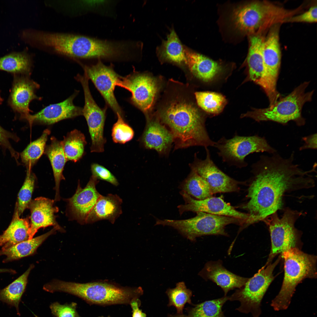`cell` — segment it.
I'll list each match as a JSON object with an SVG mask.
<instances>
[{"label": "cell", "mask_w": 317, "mask_h": 317, "mask_svg": "<svg viewBox=\"0 0 317 317\" xmlns=\"http://www.w3.org/2000/svg\"><path fill=\"white\" fill-rule=\"evenodd\" d=\"M262 155L252 166L253 176L248 189L249 200L243 208L249 216V223L262 221L282 206L285 193L312 186L311 169L304 171L294 160V153L284 158L276 152Z\"/></svg>", "instance_id": "1"}, {"label": "cell", "mask_w": 317, "mask_h": 317, "mask_svg": "<svg viewBox=\"0 0 317 317\" xmlns=\"http://www.w3.org/2000/svg\"><path fill=\"white\" fill-rule=\"evenodd\" d=\"M160 119L173 136L174 150L195 146L214 147L215 142L209 135L205 118L192 104L173 102L161 112Z\"/></svg>", "instance_id": "2"}, {"label": "cell", "mask_w": 317, "mask_h": 317, "mask_svg": "<svg viewBox=\"0 0 317 317\" xmlns=\"http://www.w3.org/2000/svg\"><path fill=\"white\" fill-rule=\"evenodd\" d=\"M54 292H63L75 295L88 303L101 306L129 304L133 299L143 294L141 287H124L104 282L79 283L56 280L53 283Z\"/></svg>", "instance_id": "3"}, {"label": "cell", "mask_w": 317, "mask_h": 317, "mask_svg": "<svg viewBox=\"0 0 317 317\" xmlns=\"http://www.w3.org/2000/svg\"><path fill=\"white\" fill-rule=\"evenodd\" d=\"M284 276L281 289L271 305L276 311L289 307L297 285L306 278L317 277V257L306 253L298 248L283 252Z\"/></svg>", "instance_id": "4"}, {"label": "cell", "mask_w": 317, "mask_h": 317, "mask_svg": "<svg viewBox=\"0 0 317 317\" xmlns=\"http://www.w3.org/2000/svg\"><path fill=\"white\" fill-rule=\"evenodd\" d=\"M289 15L288 9L266 1H255L235 9L231 19L235 28L249 35L263 33L273 26L281 24Z\"/></svg>", "instance_id": "5"}, {"label": "cell", "mask_w": 317, "mask_h": 317, "mask_svg": "<svg viewBox=\"0 0 317 317\" xmlns=\"http://www.w3.org/2000/svg\"><path fill=\"white\" fill-rule=\"evenodd\" d=\"M309 83H302L273 105L266 108L253 109L242 115L241 117L250 118L259 122L271 121L283 125L293 121L298 126L304 125L306 121L302 115V109L306 102L311 101L314 93V90L305 92Z\"/></svg>", "instance_id": "6"}, {"label": "cell", "mask_w": 317, "mask_h": 317, "mask_svg": "<svg viewBox=\"0 0 317 317\" xmlns=\"http://www.w3.org/2000/svg\"><path fill=\"white\" fill-rule=\"evenodd\" d=\"M196 215L182 220L157 219L155 225L172 227L183 236L191 241L205 235L227 236L225 227L231 224H246L245 221L236 218L215 215L202 212H196Z\"/></svg>", "instance_id": "7"}, {"label": "cell", "mask_w": 317, "mask_h": 317, "mask_svg": "<svg viewBox=\"0 0 317 317\" xmlns=\"http://www.w3.org/2000/svg\"><path fill=\"white\" fill-rule=\"evenodd\" d=\"M281 258L280 255L274 263L265 264L253 276L248 279L243 287L229 296V300L240 302L236 310L245 313H250L253 317H259L262 300L274 278L273 271Z\"/></svg>", "instance_id": "8"}, {"label": "cell", "mask_w": 317, "mask_h": 317, "mask_svg": "<svg viewBox=\"0 0 317 317\" xmlns=\"http://www.w3.org/2000/svg\"><path fill=\"white\" fill-rule=\"evenodd\" d=\"M302 213L289 208L285 210L281 218L277 212L267 217L262 221L268 226L271 243V249L266 264L271 262L278 254L293 248L300 249L301 233L295 224Z\"/></svg>", "instance_id": "9"}, {"label": "cell", "mask_w": 317, "mask_h": 317, "mask_svg": "<svg viewBox=\"0 0 317 317\" xmlns=\"http://www.w3.org/2000/svg\"><path fill=\"white\" fill-rule=\"evenodd\" d=\"M214 147L223 162L239 168L247 166L245 159L251 154L265 152L271 154L276 152L264 137L258 135H236L229 139L223 136L215 142Z\"/></svg>", "instance_id": "10"}, {"label": "cell", "mask_w": 317, "mask_h": 317, "mask_svg": "<svg viewBox=\"0 0 317 317\" xmlns=\"http://www.w3.org/2000/svg\"><path fill=\"white\" fill-rule=\"evenodd\" d=\"M280 24H276L269 29L262 44L264 70L262 78L258 85L271 102L277 100L281 96L276 89L281 57L279 36Z\"/></svg>", "instance_id": "11"}, {"label": "cell", "mask_w": 317, "mask_h": 317, "mask_svg": "<svg viewBox=\"0 0 317 317\" xmlns=\"http://www.w3.org/2000/svg\"><path fill=\"white\" fill-rule=\"evenodd\" d=\"M75 78L81 83L84 91L85 104L82 113L87 121L91 139L90 151L103 152L106 141L104 135L106 109L100 108L94 100L89 89L87 76L85 74L82 76L78 75Z\"/></svg>", "instance_id": "12"}, {"label": "cell", "mask_w": 317, "mask_h": 317, "mask_svg": "<svg viewBox=\"0 0 317 317\" xmlns=\"http://www.w3.org/2000/svg\"><path fill=\"white\" fill-rule=\"evenodd\" d=\"M205 148V159L198 158L195 153L193 161L189 164L190 168L195 170L205 181L213 194L237 191L239 185L242 182L231 178L220 170L212 159L209 149Z\"/></svg>", "instance_id": "13"}, {"label": "cell", "mask_w": 317, "mask_h": 317, "mask_svg": "<svg viewBox=\"0 0 317 317\" xmlns=\"http://www.w3.org/2000/svg\"><path fill=\"white\" fill-rule=\"evenodd\" d=\"M84 72L116 114H119L124 116L114 93L120 76L115 72L112 67L104 65L99 60L95 64L85 66Z\"/></svg>", "instance_id": "14"}, {"label": "cell", "mask_w": 317, "mask_h": 317, "mask_svg": "<svg viewBox=\"0 0 317 317\" xmlns=\"http://www.w3.org/2000/svg\"><path fill=\"white\" fill-rule=\"evenodd\" d=\"M117 86L130 91L132 103L144 112L152 106L158 90L154 78L145 74L134 73L120 76Z\"/></svg>", "instance_id": "15"}, {"label": "cell", "mask_w": 317, "mask_h": 317, "mask_svg": "<svg viewBox=\"0 0 317 317\" xmlns=\"http://www.w3.org/2000/svg\"><path fill=\"white\" fill-rule=\"evenodd\" d=\"M180 193L185 202L184 204L179 205L177 207L181 215L187 211L202 212L242 220L246 222L247 225H249V216L248 213L237 211L225 201L221 197L212 196L203 200H198L182 190Z\"/></svg>", "instance_id": "16"}, {"label": "cell", "mask_w": 317, "mask_h": 317, "mask_svg": "<svg viewBox=\"0 0 317 317\" xmlns=\"http://www.w3.org/2000/svg\"><path fill=\"white\" fill-rule=\"evenodd\" d=\"M99 181L92 175L86 186L82 188L79 181L75 194L68 200V210L73 219L86 224L87 217L102 195L96 189Z\"/></svg>", "instance_id": "17"}, {"label": "cell", "mask_w": 317, "mask_h": 317, "mask_svg": "<svg viewBox=\"0 0 317 317\" xmlns=\"http://www.w3.org/2000/svg\"><path fill=\"white\" fill-rule=\"evenodd\" d=\"M39 87L38 83L28 77L15 75L8 102L12 109L20 114L21 119H25L30 114V102L34 99H41L35 93Z\"/></svg>", "instance_id": "18"}, {"label": "cell", "mask_w": 317, "mask_h": 317, "mask_svg": "<svg viewBox=\"0 0 317 317\" xmlns=\"http://www.w3.org/2000/svg\"><path fill=\"white\" fill-rule=\"evenodd\" d=\"M78 92L75 91L62 102L48 105L34 114H30L25 119L30 126L35 123L51 124L63 119L82 115V109L75 106L73 103Z\"/></svg>", "instance_id": "19"}, {"label": "cell", "mask_w": 317, "mask_h": 317, "mask_svg": "<svg viewBox=\"0 0 317 317\" xmlns=\"http://www.w3.org/2000/svg\"><path fill=\"white\" fill-rule=\"evenodd\" d=\"M54 202L53 200L43 197L31 200L28 207L31 212L28 240L33 238L41 228L53 226L57 230H61L56 220L55 214L58 212L59 209L54 205Z\"/></svg>", "instance_id": "20"}, {"label": "cell", "mask_w": 317, "mask_h": 317, "mask_svg": "<svg viewBox=\"0 0 317 317\" xmlns=\"http://www.w3.org/2000/svg\"><path fill=\"white\" fill-rule=\"evenodd\" d=\"M139 141L146 149L155 150L160 155H167L173 143V137L160 120L149 119Z\"/></svg>", "instance_id": "21"}, {"label": "cell", "mask_w": 317, "mask_h": 317, "mask_svg": "<svg viewBox=\"0 0 317 317\" xmlns=\"http://www.w3.org/2000/svg\"><path fill=\"white\" fill-rule=\"evenodd\" d=\"M199 275L205 280H210L220 286L226 296L230 290L243 287L248 278L235 274L226 269L220 260L207 262Z\"/></svg>", "instance_id": "22"}, {"label": "cell", "mask_w": 317, "mask_h": 317, "mask_svg": "<svg viewBox=\"0 0 317 317\" xmlns=\"http://www.w3.org/2000/svg\"><path fill=\"white\" fill-rule=\"evenodd\" d=\"M122 199L117 195H101L87 218L86 224L106 220L112 224L122 214Z\"/></svg>", "instance_id": "23"}, {"label": "cell", "mask_w": 317, "mask_h": 317, "mask_svg": "<svg viewBox=\"0 0 317 317\" xmlns=\"http://www.w3.org/2000/svg\"><path fill=\"white\" fill-rule=\"evenodd\" d=\"M186 64L197 77L206 82L211 80L221 71L218 63L185 46Z\"/></svg>", "instance_id": "24"}, {"label": "cell", "mask_w": 317, "mask_h": 317, "mask_svg": "<svg viewBox=\"0 0 317 317\" xmlns=\"http://www.w3.org/2000/svg\"><path fill=\"white\" fill-rule=\"evenodd\" d=\"M262 33L250 35V46L247 58L248 79L258 85L264 72V64L262 52L264 38Z\"/></svg>", "instance_id": "25"}, {"label": "cell", "mask_w": 317, "mask_h": 317, "mask_svg": "<svg viewBox=\"0 0 317 317\" xmlns=\"http://www.w3.org/2000/svg\"><path fill=\"white\" fill-rule=\"evenodd\" d=\"M50 144L45 146L44 154L47 156L53 169L55 182V200L60 199L59 188L60 181L65 180L63 172L67 161L63 150L62 141L54 136L50 138Z\"/></svg>", "instance_id": "26"}, {"label": "cell", "mask_w": 317, "mask_h": 317, "mask_svg": "<svg viewBox=\"0 0 317 317\" xmlns=\"http://www.w3.org/2000/svg\"><path fill=\"white\" fill-rule=\"evenodd\" d=\"M14 216L8 228L0 235V246L6 248L29 239L28 218H21L16 205Z\"/></svg>", "instance_id": "27"}, {"label": "cell", "mask_w": 317, "mask_h": 317, "mask_svg": "<svg viewBox=\"0 0 317 317\" xmlns=\"http://www.w3.org/2000/svg\"><path fill=\"white\" fill-rule=\"evenodd\" d=\"M57 230L53 227L49 231L40 236L28 240L0 250V256L5 255L6 257L4 262L16 260L33 254L37 248L49 236L54 234Z\"/></svg>", "instance_id": "28"}, {"label": "cell", "mask_w": 317, "mask_h": 317, "mask_svg": "<svg viewBox=\"0 0 317 317\" xmlns=\"http://www.w3.org/2000/svg\"><path fill=\"white\" fill-rule=\"evenodd\" d=\"M161 59L179 64H185V46L179 39L174 29L171 30L166 40L163 41L156 51Z\"/></svg>", "instance_id": "29"}, {"label": "cell", "mask_w": 317, "mask_h": 317, "mask_svg": "<svg viewBox=\"0 0 317 317\" xmlns=\"http://www.w3.org/2000/svg\"><path fill=\"white\" fill-rule=\"evenodd\" d=\"M182 182L179 188L192 197L202 200L212 196L208 185L193 169Z\"/></svg>", "instance_id": "30"}, {"label": "cell", "mask_w": 317, "mask_h": 317, "mask_svg": "<svg viewBox=\"0 0 317 317\" xmlns=\"http://www.w3.org/2000/svg\"><path fill=\"white\" fill-rule=\"evenodd\" d=\"M31 66L30 57L23 52H12L0 58V70L15 75L28 74Z\"/></svg>", "instance_id": "31"}, {"label": "cell", "mask_w": 317, "mask_h": 317, "mask_svg": "<svg viewBox=\"0 0 317 317\" xmlns=\"http://www.w3.org/2000/svg\"><path fill=\"white\" fill-rule=\"evenodd\" d=\"M62 141L64 152L67 161L75 162L83 156L87 142L84 134L74 129L68 133Z\"/></svg>", "instance_id": "32"}, {"label": "cell", "mask_w": 317, "mask_h": 317, "mask_svg": "<svg viewBox=\"0 0 317 317\" xmlns=\"http://www.w3.org/2000/svg\"><path fill=\"white\" fill-rule=\"evenodd\" d=\"M33 265H31L22 275L5 288L0 289V300L15 307L18 312V305L27 282L29 274Z\"/></svg>", "instance_id": "33"}, {"label": "cell", "mask_w": 317, "mask_h": 317, "mask_svg": "<svg viewBox=\"0 0 317 317\" xmlns=\"http://www.w3.org/2000/svg\"><path fill=\"white\" fill-rule=\"evenodd\" d=\"M229 300V296L205 301L188 307L186 309L187 317H226L222 311L224 304Z\"/></svg>", "instance_id": "34"}, {"label": "cell", "mask_w": 317, "mask_h": 317, "mask_svg": "<svg viewBox=\"0 0 317 317\" xmlns=\"http://www.w3.org/2000/svg\"><path fill=\"white\" fill-rule=\"evenodd\" d=\"M50 131L45 130L38 138L31 142L21 153L22 162L27 169H31L44 153L45 144Z\"/></svg>", "instance_id": "35"}, {"label": "cell", "mask_w": 317, "mask_h": 317, "mask_svg": "<svg viewBox=\"0 0 317 317\" xmlns=\"http://www.w3.org/2000/svg\"><path fill=\"white\" fill-rule=\"evenodd\" d=\"M197 103L206 112L217 114L220 113L225 105V97L218 93L213 92H197L195 93Z\"/></svg>", "instance_id": "36"}, {"label": "cell", "mask_w": 317, "mask_h": 317, "mask_svg": "<svg viewBox=\"0 0 317 317\" xmlns=\"http://www.w3.org/2000/svg\"><path fill=\"white\" fill-rule=\"evenodd\" d=\"M166 293L168 299V306H174L176 309L177 313H183V310L186 303L194 305L191 300L192 291L187 288L183 281L177 283L174 288L167 289Z\"/></svg>", "instance_id": "37"}, {"label": "cell", "mask_w": 317, "mask_h": 317, "mask_svg": "<svg viewBox=\"0 0 317 317\" xmlns=\"http://www.w3.org/2000/svg\"><path fill=\"white\" fill-rule=\"evenodd\" d=\"M36 179L35 175L32 172L31 169H27L25 179L19 192L18 201L16 204L19 216L26 209L28 208L32 200Z\"/></svg>", "instance_id": "38"}, {"label": "cell", "mask_w": 317, "mask_h": 317, "mask_svg": "<svg viewBox=\"0 0 317 317\" xmlns=\"http://www.w3.org/2000/svg\"><path fill=\"white\" fill-rule=\"evenodd\" d=\"M116 115L117 119L112 129V139L115 143L125 144L133 138L134 131L132 128L125 121L124 116L119 114Z\"/></svg>", "instance_id": "39"}, {"label": "cell", "mask_w": 317, "mask_h": 317, "mask_svg": "<svg viewBox=\"0 0 317 317\" xmlns=\"http://www.w3.org/2000/svg\"><path fill=\"white\" fill-rule=\"evenodd\" d=\"M77 303L72 302L61 304L55 302L52 303L50 308L55 317H81L77 311Z\"/></svg>", "instance_id": "40"}, {"label": "cell", "mask_w": 317, "mask_h": 317, "mask_svg": "<svg viewBox=\"0 0 317 317\" xmlns=\"http://www.w3.org/2000/svg\"><path fill=\"white\" fill-rule=\"evenodd\" d=\"M91 170L92 175L98 180L106 181L115 186L119 185V182L115 176L104 166L94 163L91 165Z\"/></svg>", "instance_id": "41"}, {"label": "cell", "mask_w": 317, "mask_h": 317, "mask_svg": "<svg viewBox=\"0 0 317 317\" xmlns=\"http://www.w3.org/2000/svg\"><path fill=\"white\" fill-rule=\"evenodd\" d=\"M316 4L314 5L301 14L295 15L285 19L282 23H314L317 22V9Z\"/></svg>", "instance_id": "42"}, {"label": "cell", "mask_w": 317, "mask_h": 317, "mask_svg": "<svg viewBox=\"0 0 317 317\" xmlns=\"http://www.w3.org/2000/svg\"><path fill=\"white\" fill-rule=\"evenodd\" d=\"M10 139L17 141L18 140V138L16 135L7 131L0 126V148L8 150L12 156L17 161L18 154L12 147L9 141Z\"/></svg>", "instance_id": "43"}, {"label": "cell", "mask_w": 317, "mask_h": 317, "mask_svg": "<svg viewBox=\"0 0 317 317\" xmlns=\"http://www.w3.org/2000/svg\"><path fill=\"white\" fill-rule=\"evenodd\" d=\"M304 142L302 146L300 148V150L307 149H317V134H315L305 136L302 138Z\"/></svg>", "instance_id": "44"}, {"label": "cell", "mask_w": 317, "mask_h": 317, "mask_svg": "<svg viewBox=\"0 0 317 317\" xmlns=\"http://www.w3.org/2000/svg\"><path fill=\"white\" fill-rule=\"evenodd\" d=\"M141 302L139 298L133 299L130 302L132 309V317H146V314L140 309Z\"/></svg>", "instance_id": "45"}, {"label": "cell", "mask_w": 317, "mask_h": 317, "mask_svg": "<svg viewBox=\"0 0 317 317\" xmlns=\"http://www.w3.org/2000/svg\"><path fill=\"white\" fill-rule=\"evenodd\" d=\"M166 317H187V315L183 314H169Z\"/></svg>", "instance_id": "46"}, {"label": "cell", "mask_w": 317, "mask_h": 317, "mask_svg": "<svg viewBox=\"0 0 317 317\" xmlns=\"http://www.w3.org/2000/svg\"><path fill=\"white\" fill-rule=\"evenodd\" d=\"M3 272H9L14 274L16 271L13 269H0V273Z\"/></svg>", "instance_id": "47"}, {"label": "cell", "mask_w": 317, "mask_h": 317, "mask_svg": "<svg viewBox=\"0 0 317 317\" xmlns=\"http://www.w3.org/2000/svg\"><path fill=\"white\" fill-rule=\"evenodd\" d=\"M3 99L1 97V96L0 95V105L2 103V102H3Z\"/></svg>", "instance_id": "48"}, {"label": "cell", "mask_w": 317, "mask_h": 317, "mask_svg": "<svg viewBox=\"0 0 317 317\" xmlns=\"http://www.w3.org/2000/svg\"><path fill=\"white\" fill-rule=\"evenodd\" d=\"M34 316H35V317H39V316H37L36 315H35V314H34Z\"/></svg>", "instance_id": "49"}, {"label": "cell", "mask_w": 317, "mask_h": 317, "mask_svg": "<svg viewBox=\"0 0 317 317\" xmlns=\"http://www.w3.org/2000/svg\"><path fill=\"white\" fill-rule=\"evenodd\" d=\"M98 317H104L103 316H99ZM107 317H111V316H109Z\"/></svg>", "instance_id": "50"}]
</instances>
